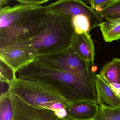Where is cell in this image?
I'll use <instances>...</instances> for the list:
<instances>
[{
    "label": "cell",
    "instance_id": "52a82bcc",
    "mask_svg": "<svg viewBox=\"0 0 120 120\" xmlns=\"http://www.w3.org/2000/svg\"><path fill=\"white\" fill-rule=\"evenodd\" d=\"M35 58L22 41H17L0 49V60L11 68L15 73Z\"/></svg>",
    "mask_w": 120,
    "mask_h": 120
},
{
    "label": "cell",
    "instance_id": "3957f363",
    "mask_svg": "<svg viewBox=\"0 0 120 120\" xmlns=\"http://www.w3.org/2000/svg\"><path fill=\"white\" fill-rule=\"evenodd\" d=\"M75 34L72 17L49 10L45 29L35 36L21 41L35 58L61 52L70 48Z\"/></svg>",
    "mask_w": 120,
    "mask_h": 120
},
{
    "label": "cell",
    "instance_id": "6da1fadb",
    "mask_svg": "<svg viewBox=\"0 0 120 120\" xmlns=\"http://www.w3.org/2000/svg\"><path fill=\"white\" fill-rule=\"evenodd\" d=\"M96 74L91 70L73 73L33 60L18 70L15 77L41 84L58 94L68 103L82 101L97 103Z\"/></svg>",
    "mask_w": 120,
    "mask_h": 120
},
{
    "label": "cell",
    "instance_id": "2e32d148",
    "mask_svg": "<svg viewBox=\"0 0 120 120\" xmlns=\"http://www.w3.org/2000/svg\"><path fill=\"white\" fill-rule=\"evenodd\" d=\"M99 111L96 120H120V105L111 108L103 105H99Z\"/></svg>",
    "mask_w": 120,
    "mask_h": 120
},
{
    "label": "cell",
    "instance_id": "8fae6325",
    "mask_svg": "<svg viewBox=\"0 0 120 120\" xmlns=\"http://www.w3.org/2000/svg\"><path fill=\"white\" fill-rule=\"evenodd\" d=\"M95 86L98 105L111 108H117L120 105V98L99 74L96 75Z\"/></svg>",
    "mask_w": 120,
    "mask_h": 120
},
{
    "label": "cell",
    "instance_id": "277c9868",
    "mask_svg": "<svg viewBox=\"0 0 120 120\" xmlns=\"http://www.w3.org/2000/svg\"><path fill=\"white\" fill-rule=\"evenodd\" d=\"M7 90L29 105L55 113L64 109L68 103L58 94L46 87L32 81L15 78Z\"/></svg>",
    "mask_w": 120,
    "mask_h": 120
},
{
    "label": "cell",
    "instance_id": "44dd1931",
    "mask_svg": "<svg viewBox=\"0 0 120 120\" xmlns=\"http://www.w3.org/2000/svg\"><path fill=\"white\" fill-rule=\"evenodd\" d=\"M112 60L117 65L120 70V59L117 58H114Z\"/></svg>",
    "mask_w": 120,
    "mask_h": 120
},
{
    "label": "cell",
    "instance_id": "ffe728a7",
    "mask_svg": "<svg viewBox=\"0 0 120 120\" xmlns=\"http://www.w3.org/2000/svg\"><path fill=\"white\" fill-rule=\"evenodd\" d=\"M20 3L24 4L42 5L50 0H15Z\"/></svg>",
    "mask_w": 120,
    "mask_h": 120
},
{
    "label": "cell",
    "instance_id": "ac0fdd59",
    "mask_svg": "<svg viewBox=\"0 0 120 120\" xmlns=\"http://www.w3.org/2000/svg\"><path fill=\"white\" fill-rule=\"evenodd\" d=\"M0 76L1 82L6 83L7 84L12 82L15 79V72L11 68L0 60Z\"/></svg>",
    "mask_w": 120,
    "mask_h": 120
},
{
    "label": "cell",
    "instance_id": "4fadbf2b",
    "mask_svg": "<svg viewBox=\"0 0 120 120\" xmlns=\"http://www.w3.org/2000/svg\"><path fill=\"white\" fill-rule=\"evenodd\" d=\"M99 75L110 86L120 85V70L113 60L104 65Z\"/></svg>",
    "mask_w": 120,
    "mask_h": 120
},
{
    "label": "cell",
    "instance_id": "5bb4252c",
    "mask_svg": "<svg viewBox=\"0 0 120 120\" xmlns=\"http://www.w3.org/2000/svg\"><path fill=\"white\" fill-rule=\"evenodd\" d=\"M14 109L12 97L6 92L0 96V120H13Z\"/></svg>",
    "mask_w": 120,
    "mask_h": 120
},
{
    "label": "cell",
    "instance_id": "7a4b0ae2",
    "mask_svg": "<svg viewBox=\"0 0 120 120\" xmlns=\"http://www.w3.org/2000/svg\"><path fill=\"white\" fill-rule=\"evenodd\" d=\"M46 6L20 3L0 9V49L36 36L46 27Z\"/></svg>",
    "mask_w": 120,
    "mask_h": 120
},
{
    "label": "cell",
    "instance_id": "5b68a950",
    "mask_svg": "<svg viewBox=\"0 0 120 120\" xmlns=\"http://www.w3.org/2000/svg\"><path fill=\"white\" fill-rule=\"evenodd\" d=\"M34 60L71 72H81L90 69L89 66L80 57L72 46L61 52L37 56Z\"/></svg>",
    "mask_w": 120,
    "mask_h": 120
},
{
    "label": "cell",
    "instance_id": "d6986e66",
    "mask_svg": "<svg viewBox=\"0 0 120 120\" xmlns=\"http://www.w3.org/2000/svg\"><path fill=\"white\" fill-rule=\"evenodd\" d=\"M117 0H89L93 10H100L108 7Z\"/></svg>",
    "mask_w": 120,
    "mask_h": 120
},
{
    "label": "cell",
    "instance_id": "7402d4cb",
    "mask_svg": "<svg viewBox=\"0 0 120 120\" xmlns=\"http://www.w3.org/2000/svg\"><path fill=\"white\" fill-rule=\"evenodd\" d=\"M56 120H72L68 117L67 116L64 117H58L57 118Z\"/></svg>",
    "mask_w": 120,
    "mask_h": 120
},
{
    "label": "cell",
    "instance_id": "7c38bea8",
    "mask_svg": "<svg viewBox=\"0 0 120 120\" xmlns=\"http://www.w3.org/2000/svg\"><path fill=\"white\" fill-rule=\"evenodd\" d=\"M106 42H111L120 39V19L101 22L98 25Z\"/></svg>",
    "mask_w": 120,
    "mask_h": 120
},
{
    "label": "cell",
    "instance_id": "30bf717a",
    "mask_svg": "<svg viewBox=\"0 0 120 120\" xmlns=\"http://www.w3.org/2000/svg\"><path fill=\"white\" fill-rule=\"evenodd\" d=\"M72 46L79 56L90 67L93 66L95 49L89 32L75 34Z\"/></svg>",
    "mask_w": 120,
    "mask_h": 120
},
{
    "label": "cell",
    "instance_id": "9a60e30c",
    "mask_svg": "<svg viewBox=\"0 0 120 120\" xmlns=\"http://www.w3.org/2000/svg\"><path fill=\"white\" fill-rule=\"evenodd\" d=\"M95 12L100 17L106 20L120 19V0H117L108 7L96 10Z\"/></svg>",
    "mask_w": 120,
    "mask_h": 120
},
{
    "label": "cell",
    "instance_id": "9c48e42d",
    "mask_svg": "<svg viewBox=\"0 0 120 120\" xmlns=\"http://www.w3.org/2000/svg\"><path fill=\"white\" fill-rule=\"evenodd\" d=\"M66 116L72 120H96L98 115L97 103L82 101L68 103L65 108Z\"/></svg>",
    "mask_w": 120,
    "mask_h": 120
},
{
    "label": "cell",
    "instance_id": "8992f818",
    "mask_svg": "<svg viewBox=\"0 0 120 120\" xmlns=\"http://www.w3.org/2000/svg\"><path fill=\"white\" fill-rule=\"evenodd\" d=\"M46 7L50 10L65 14L72 18L79 15L86 16L90 22L91 29L102 21L91 8L80 0H58Z\"/></svg>",
    "mask_w": 120,
    "mask_h": 120
},
{
    "label": "cell",
    "instance_id": "603a6c76",
    "mask_svg": "<svg viewBox=\"0 0 120 120\" xmlns=\"http://www.w3.org/2000/svg\"><path fill=\"white\" fill-rule=\"evenodd\" d=\"M8 2V0H0V8H1L2 6L4 5L7 4Z\"/></svg>",
    "mask_w": 120,
    "mask_h": 120
},
{
    "label": "cell",
    "instance_id": "ba28073f",
    "mask_svg": "<svg viewBox=\"0 0 120 120\" xmlns=\"http://www.w3.org/2000/svg\"><path fill=\"white\" fill-rule=\"evenodd\" d=\"M10 94L13 104V120H56L58 117L55 111L33 107L16 96Z\"/></svg>",
    "mask_w": 120,
    "mask_h": 120
},
{
    "label": "cell",
    "instance_id": "e0dca14e",
    "mask_svg": "<svg viewBox=\"0 0 120 120\" xmlns=\"http://www.w3.org/2000/svg\"><path fill=\"white\" fill-rule=\"evenodd\" d=\"M72 22L76 34L89 32L91 30L89 19L83 15H79L72 18Z\"/></svg>",
    "mask_w": 120,
    "mask_h": 120
}]
</instances>
